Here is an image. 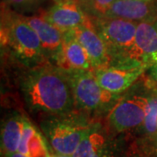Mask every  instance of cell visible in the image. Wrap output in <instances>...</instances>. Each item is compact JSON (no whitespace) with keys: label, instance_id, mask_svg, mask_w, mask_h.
Instances as JSON below:
<instances>
[{"label":"cell","instance_id":"1","mask_svg":"<svg viewBox=\"0 0 157 157\" xmlns=\"http://www.w3.org/2000/svg\"><path fill=\"white\" fill-rule=\"evenodd\" d=\"M18 86L25 107L41 118L65 115L76 111L66 72L49 62L25 68Z\"/></svg>","mask_w":157,"mask_h":157},{"label":"cell","instance_id":"2","mask_svg":"<svg viewBox=\"0 0 157 157\" xmlns=\"http://www.w3.org/2000/svg\"><path fill=\"white\" fill-rule=\"evenodd\" d=\"M1 16L2 47H7L14 59L25 68L48 63L38 34L23 15L4 5Z\"/></svg>","mask_w":157,"mask_h":157},{"label":"cell","instance_id":"3","mask_svg":"<svg viewBox=\"0 0 157 157\" xmlns=\"http://www.w3.org/2000/svg\"><path fill=\"white\" fill-rule=\"evenodd\" d=\"M90 19L107 46L110 58L109 66L144 64L137 60L134 53L138 23L109 17H90Z\"/></svg>","mask_w":157,"mask_h":157},{"label":"cell","instance_id":"4","mask_svg":"<svg viewBox=\"0 0 157 157\" xmlns=\"http://www.w3.org/2000/svg\"><path fill=\"white\" fill-rule=\"evenodd\" d=\"M93 121L87 115L75 111L65 115L42 117L39 127L55 154L73 156Z\"/></svg>","mask_w":157,"mask_h":157},{"label":"cell","instance_id":"5","mask_svg":"<svg viewBox=\"0 0 157 157\" xmlns=\"http://www.w3.org/2000/svg\"><path fill=\"white\" fill-rule=\"evenodd\" d=\"M73 92L76 111L86 115L108 114L121 94L109 93L101 87L93 70L65 71Z\"/></svg>","mask_w":157,"mask_h":157},{"label":"cell","instance_id":"6","mask_svg":"<svg viewBox=\"0 0 157 157\" xmlns=\"http://www.w3.org/2000/svg\"><path fill=\"white\" fill-rule=\"evenodd\" d=\"M116 133L107 123L93 121L90 124L73 157H129L124 135Z\"/></svg>","mask_w":157,"mask_h":157},{"label":"cell","instance_id":"7","mask_svg":"<svg viewBox=\"0 0 157 157\" xmlns=\"http://www.w3.org/2000/svg\"><path fill=\"white\" fill-rule=\"evenodd\" d=\"M147 84L143 89H134L121 96L110 113L107 115V125L113 131L125 134L137 131L146 117L147 98Z\"/></svg>","mask_w":157,"mask_h":157},{"label":"cell","instance_id":"8","mask_svg":"<svg viewBox=\"0 0 157 157\" xmlns=\"http://www.w3.org/2000/svg\"><path fill=\"white\" fill-rule=\"evenodd\" d=\"M149 67L145 64L116 65L93 71L103 89L115 94H121L132 87Z\"/></svg>","mask_w":157,"mask_h":157},{"label":"cell","instance_id":"9","mask_svg":"<svg viewBox=\"0 0 157 157\" xmlns=\"http://www.w3.org/2000/svg\"><path fill=\"white\" fill-rule=\"evenodd\" d=\"M101 17L155 24L157 21V0H115Z\"/></svg>","mask_w":157,"mask_h":157},{"label":"cell","instance_id":"10","mask_svg":"<svg viewBox=\"0 0 157 157\" xmlns=\"http://www.w3.org/2000/svg\"><path fill=\"white\" fill-rule=\"evenodd\" d=\"M40 15L63 33L74 30L88 19V16L82 11L77 0L56 3Z\"/></svg>","mask_w":157,"mask_h":157},{"label":"cell","instance_id":"11","mask_svg":"<svg viewBox=\"0 0 157 157\" xmlns=\"http://www.w3.org/2000/svg\"><path fill=\"white\" fill-rule=\"evenodd\" d=\"M73 31L79 43L87 53L93 71L108 67L110 64V58L107 46L96 32L90 17H88L87 21L85 24Z\"/></svg>","mask_w":157,"mask_h":157},{"label":"cell","instance_id":"12","mask_svg":"<svg viewBox=\"0 0 157 157\" xmlns=\"http://www.w3.org/2000/svg\"><path fill=\"white\" fill-rule=\"evenodd\" d=\"M24 17L38 34L47 61L55 66L61 51L64 33L46 21L40 14Z\"/></svg>","mask_w":157,"mask_h":157},{"label":"cell","instance_id":"13","mask_svg":"<svg viewBox=\"0 0 157 157\" xmlns=\"http://www.w3.org/2000/svg\"><path fill=\"white\" fill-rule=\"evenodd\" d=\"M55 66L64 71L93 70L87 53L73 30L64 33L61 51Z\"/></svg>","mask_w":157,"mask_h":157},{"label":"cell","instance_id":"14","mask_svg":"<svg viewBox=\"0 0 157 157\" xmlns=\"http://www.w3.org/2000/svg\"><path fill=\"white\" fill-rule=\"evenodd\" d=\"M134 53L137 60L151 67L157 55V28L155 24L138 23Z\"/></svg>","mask_w":157,"mask_h":157},{"label":"cell","instance_id":"15","mask_svg":"<svg viewBox=\"0 0 157 157\" xmlns=\"http://www.w3.org/2000/svg\"><path fill=\"white\" fill-rule=\"evenodd\" d=\"M25 118L18 113H12L5 118L1 129V148L4 155L18 151Z\"/></svg>","mask_w":157,"mask_h":157},{"label":"cell","instance_id":"16","mask_svg":"<svg viewBox=\"0 0 157 157\" xmlns=\"http://www.w3.org/2000/svg\"><path fill=\"white\" fill-rule=\"evenodd\" d=\"M147 106L146 117L142 125L137 131H135V140L149 138L157 134V88L147 86Z\"/></svg>","mask_w":157,"mask_h":157},{"label":"cell","instance_id":"17","mask_svg":"<svg viewBox=\"0 0 157 157\" xmlns=\"http://www.w3.org/2000/svg\"><path fill=\"white\" fill-rule=\"evenodd\" d=\"M115 0H77L82 11L90 17H101Z\"/></svg>","mask_w":157,"mask_h":157},{"label":"cell","instance_id":"18","mask_svg":"<svg viewBox=\"0 0 157 157\" xmlns=\"http://www.w3.org/2000/svg\"><path fill=\"white\" fill-rule=\"evenodd\" d=\"M131 149L144 157H157V134L149 138L135 140Z\"/></svg>","mask_w":157,"mask_h":157},{"label":"cell","instance_id":"19","mask_svg":"<svg viewBox=\"0 0 157 157\" xmlns=\"http://www.w3.org/2000/svg\"><path fill=\"white\" fill-rule=\"evenodd\" d=\"M45 147V140L38 131L35 132L28 144L29 157H50Z\"/></svg>","mask_w":157,"mask_h":157},{"label":"cell","instance_id":"20","mask_svg":"<svg viewBox=\"0 0 157 157\" xmlns=\"http://www.w3.org/2000/svg\"><path fill=\"white\" fill-rule=\"evenodd\" d=\"M44 0H5V5L17 11H31L39 8Z\"/></svg>","mask_w":157,"mask_h":157},{"label":"cell","instance_id":"21","mask_svg":"<svg viewBox=\"0 0 157 157\" xmlns=\"http://www.w3.org/2000/svg\"><path fill=\"white\" fill-rule=\"evenodd\" d=\"M37 130L35 129L33 126L32 125L31 121H29L27 118H25V121H24V128H23V135L21 142L19 145L18 151L23 155H28V144L30 140L32 139V137L33 136Z\"/></svg>","mask_w":157,"mask_h":157},{"label":"cell","instance_id":"22","mask_svg":"<svg viewBox=\"0 0 157 157\" xmlns=\"http://www.w3.org/2000/svg\"><path fill=\"white\" fill-rule=\"evenodd\" d=\"M150 69V75H151V78L157 81V55L155 58L153 64L151 65V67H149Z\"/></svg>","mask_w":157,"mask_h":157},{"label":"cell","instance_id":"23","mask_svg":"<svg viewBox=\"0 0 157 157\" xmlns=\"http://www.w3.org/2000/svg\"><path fill=\"white\" fill-rule=\"evenodd\" d=\"M4 157H29L28 155H23L19 152H15V153H12L10 155H4Z\"/></svg>","mask_w":157,"mask_h":157},{"label":"cell","instance_id":"24","mask_svg":"<svg viewBox=\"0 0 157 157\" xmlns=\"http://www.w3.org/2000/svg\"><path fill=\"white\" fill-rule=\"evenodd\" d=\"M129 157H144L142 156V155H140L139 154H137L136 152L133 151L132 149H131V147H130V155H129Z\"/></svg>","mask_w":157,"mask_h":157},{"label":"cell","instance_id":"25","mask_svg":"<svg viewBox=\"0 0 157 157\" xmlns=\"http://www.w3.org/2000/svg\"><path fill=\"white\" fill-rule=\"evenodd\" d=\"M52 157H73L71 155H58V154H54V155H51Z\"/></svg>","mask_w":157,"mask_h":157},{"label":"cell","instance_id":"26","mask_svg":"<svg viewBox=\"0 0 157 157\" xmlns=\"http://www.w3.org/2000/svg\"><path fill=\"white\" fill-rule=\"evenodd\" d=\"M155 27H156V28H157V21L155 23Z\"/></svg>","mask_w":157,"mask_h":157},{"label":"cell","instance_id":"27","mask_svg":"<svg viewBox=\"0 0 157 157\" xmlns=\"http://www.w3.org/2000/svg\"><path fill=\"white\" fill-rule=\"evenodd\" d=\"M50 157H52V155H50Z\"/></svg>","mask_w":157,"mask_h":157}]
</instances>
